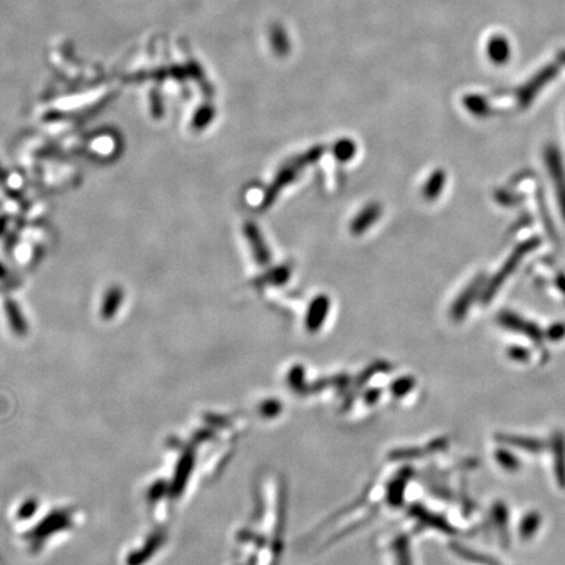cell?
Masks as SVG:
<instances>
[{
    "mask_svg": "<svg viewBox=\"0 0 565 565\" xmlns=\"http://www.w3.org/2000/svg\"><path fill=\"white\" fill-rule=\"evenodd\" d=\"M305 168L307 167L301 162L297 156L285 161L282 164V168L278 170L274 181L267 187L265 196L261 203V208L267 210L268 207H271L275 203L276 198L282 193V190H284L287 186L291 185L292 182H295L300 176L301 172Z\"/></svg>",
    "mask_w": 565,
    "mask_h": 565,
    "instance_id": "1",
    "label": "cell"
},
{
    "mask_svg": "<svg viewBox=\"0 0 565 565\" xmlns=\"http://www.w3.org/2000/svg\"><path fill=\"white\" fill-rule=\"evenodd\" d=\"M244 233L256 263L262 267L268 265L271 262V253L266 244L262 232L256 227V224L250 221L246 222L244 227Z\"/></svg>",
    "mask_w": 565,
    "mask_h": 565,
    "instance_id": "2",
    "label": "cell"
},
{
    "mask_svg": "<svg viewBox=\"0 0 565 565\" xmlns=\"http://www.w3.org/2000/svg\"><path fill=\"white\" fill-rule=\"evenodd\" d=\"M382 215V206L377 202L367 204L362 211L359 212L350 225L353 236H362L371 228L374 222H377Z\"/></svg>",
    "mask_w": 565,
    "mask_h": 565,
    "instance_id": "3",
    "label": "cell"
},
{
    "mask_svg": "<svg viewBox=\"0 0 565 565\" xmlns=\"http://www.w3.org/2000/svg\"><path fill=\"white\" fill-rule=\"evenodd\" d=\"M330 304L331 302L327 295H318L310 301L305 318V325L309 331H317L323 325L330 310Z\"/></svg>",
    "mask_w": 565,
    "mask_h": 565,
    "instance_id": "4",
    "label": "cell"
},
{
    "mask_svg": "<svg viewBox=\"0 0 565 565\" xmlns=\"http://www.w3.org/2000/svg\"><path fill=\"white\" fill-rule=\"evenodd\" d=\"M445 181H446L445 172L442 169L434 170L432 174L428 177V179L425 181L423 186V196L425 198V201H428V202L436 201L441 195Z\"/></svg>",
    "mask_w": 565,
    "mask_h": 565,
    "instance_id": "5",
    "label": "cell"
},
{
    "mask_svg": "<svg viewBox=\"0 0 565 565\" xmlns=\"http://www.w3.org/2000/svg\"><path fill=\"white\" fill-rule=\"evenodd\" d=\"M357 153V145L352 139H339L333 147V155L339 162H348Z\"/></svg>",
    "mask_w": 565,
    "mask_h": 565,
    "instance_id": "6",
    "label": "cell"
},
{
    "mask_svg": "<svg viewBox=\"0 0 565 565\" xmlns=\"http://www.w3.org/2000/svg\"><path fill=\"white\" fill-rule=\"evenodd\" d=\"M290 278H291V268L288 266H279L263 275L261 278V282L262 284H270V285H282L288 282Z\"/></svg>",
    "mask_w": 565,
    "mask_h": 565,
    "instance_id": "7",
    "label": "cell"
},
{
    "mask_svg": "<svg viewBox=\"0 0 565 565\" xmlns=\"http://www.w3.org/2000/svg\"><path fill=\"white\" fill-rule=\"evenodd\" d=\"M121 299H122V292H121V290H118V288H112L110 291L107 292L106 299L104 300L102 316H104V317L112 316V313H114V310L119 307Z\"/></svg>",
    "mask_w": 565,
    "mask_h": 565,
    "instance_id": "8",
    "label": "cell"
}]
</instances>
